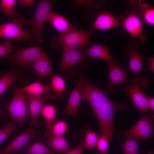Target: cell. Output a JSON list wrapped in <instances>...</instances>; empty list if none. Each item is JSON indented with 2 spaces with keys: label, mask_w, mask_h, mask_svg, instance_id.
Returning a JSON list of instances; mask_svg holds the SVG:
<instances>
[{
  "label": "cell",
  "mask_w": 154,
  "mask_h": 154,
  "mask_svg": "<svg viewBox=\"0 0 154 154\" xmlns=\"http://www.w3.org/2000/svg\"><path fill=\"white\" fill-rule=\"evenodd\" d=\"M24 147L26 154H58L40 141L32 145L27 144Z\"/></svg>",
  "instance_id": "23"
},
{
  "label": "cell",
  "mask_w": 154,
  "mask_h": 154,
  "mask_svg": "<svg viewBox=\"0 0 154 154\" xmlns=\"http://www.w3.org/2000/svg\"><path fill=\"white\" fill-rule=\"evenodd\" d=\"M120 147L124 154H140L138 141L133 139L126 137Z\"/></svg>",
  "instance_id": "28"
},
{
  "label": "cell",
  "mask_w": 154,
  "mask_h": 154,
  "mask_svg": "<svg viewBox=\"0 0 154 154\" xmlns=\"http://www.w3.org/2000/svg\"><path fill=\"white\" fill-rule=\"evenodd\" d=\"M1 96L0 95V96ZM5 116V114L4 112L1 110H0V116L2 117H3Z\"/></svg>",
  "instance_id": "38"
},
{
  "label": "cell",
  "mask_w": 154,
  "mask_h": 154,
  "mask_svg": "<svg viewBox=\"0 0 154 154\" xmlns=\"http://www.w3.org/2000/svg\"><path fill=\"white\" fill-rule=\"evenodd\" d=\"M91 35L88 32L80 30H72L58 35L51 39L52 45L56 48L62 46L64 48H84L89 44Z\"/></svg>",
  "instance_id": "3"
},
{
  "label": "cell",
  "mask_w": 154,
  "mask_h": 154,
  "mask_svg": "<svg viewBox=\"0 0 154 154\" xmlns=\"http://www.w3.org/2000/svg\"><path fill=\"white\" fill-rule=\"evenodd\" d=\"M55 2V1L51 0L39 1L33 17L27 21L25 25L31 30L33 40L37 41L41 44L44 42L41 35L42 26L44 22L46 21L52 6Z\"/></svg>",
  "instance_id": "4"
},
{
  "label": "cell",
  "mask_w": 154,
  "mask_h": 154,
  "mask_svg": "<svg viewBox=\"0 0 154 154\" xmlns=\"http://www.w3.org/2000/svg\"><path fill=\"white\" fill-rule=\"evenodd\" d=\"M76 74L78 79L70 94L65 108L66 113L69 115H73L78 112L82 101L83 82L81 78Z\"/></svg>",
  "instance_id": "12"
},
{
  "label": "cell",
  "mask_w": 154,
  "mask_h": 154,
  "mask_svg": "<svg viewBox=\"0 0 154 154\" xmlns=\"http://www.w3.org/2000/svg\"><path fill=\"white\" fill-rule=\"evenodd\" d=\"M108 66L109 79L107 85L104 89L105 92L111 94L116 87L122 84H128L129 81L125 69L114 59L107 62Z\"/></svg>",
  "instance_id": "8"
},
{
  "label": "cell",
  "mask_w": 154,
  "mask_h": 154,
  "mask_svg": "<svg viewBox=\"0 0 154 154\" xmlns=\"http://www.w3.org/2000/svg\"><path fill=\"white\" fill-rule=\"evenodd\" d=\"M145 59L147 60L149 63L150 66L149 68V70L152 72L154 73V57L152 56L150 57L145 58Z\"/></svg>",
  "instance_id": "37"
},
{
  "label": "cell",
  "mask_w": 154,
  "mask_h": 154,
  "mask_svg": "<svg viewBox=\"0 0 154 154\" xmlns=\"http://www.w3.org/2000/svg\"><path fill=\"white\" fill-rule=\"evenodd\" d=\"M119 25L118 21L112 15L107 11H103L98 14L91 27L93 29L106 30Z\"/></svg>",
  "instance_id": "16"
},
{
  "label": "cell",
  "mask_w": 154,
  "mask_h": 154,
  "mask_svg": "<svg viewBox=\"0 0 154 154\" xmlns=\"http://www.w3.org/2000/svg\"><path fill=\"white\" fill-rule=\"evenodd\" d=\"M14 95L8 106V112L14 121L24 123L29 118L25 93L20 88H13Z\"/></svg>",
  "instance_id": "7"
},
{
  "label": "cell",
  "mask_w": 154,
  "mask_h": 154,
  "mask_svg": "<svg viewBox=\"0 0 154 154\" xmlns=\"http://www.w3.org/2000/svg\"><path fill=\"white\" fill-rule=\"evenodd\" d=\"M50 86L51 90L53 91L57 97L58 98L63 97L65 91L66 85L62 78L57 75H53L51 77Z\"/></svg>",
  "instance_id": "24"
},
{
  "label": "cell",
  "mask_w": 154,
  "mask_h": 154,
  "mask_svg": "<svg viewBox=\"0 0 154 154\" xmlns=\"http://www.w3.org/2000/svg\"><path fill=\"white\" fill-rule=\"evenodd\" d=\"M151 80L146 74L139 75L131 79L130 84L126 86H119L129 96L135 105L141 112L148 110L147 96L142 88H145L149 84Z\"/></svg>",
  "instance_id": "2"
},
{
  "label": "cell",
  "mask_w": 154,
  "mask_h": 154,
  "mask_svg": "<svg viewBox=\"0 0 154 154\" xmlns=\"http://www.w3.org/2000/svg\"><path fill=\"white\" fill-rule=\"evenodd\" d=\"M56 109L51 105H44L41 114L43 120L46 124V127H51L55 122Z\"/></svg>",
  "instance_id": "26"
},
{
  "label": "cell",
  "mask_w": 154,
  "mask_h": 154,
  "mask_svg": "<svg viewBox=\"0 0 154 154\" xmlns=\"http://www.w3.org/2000/svg\"><path fill=\"white\" fill-rule=\"evenodd\" d=\"M140 10L142 11L143 19L148 24L153 25L154 24V10L148 4H141Z\"/></svg>",
  "instance_id": "30"
},
{
  "label": "cell",
  "mask_w": 154,
  "mask_h": 154,
  "mask_svg": "<svg viewBox=\"0 0 154 154\" xmlns=\"http://www.w3.org/2000/svg\"><path fill=\"white\" fill-rule=\"evenodd\" d=\"M147 154H154L153 152L152 151H151L149 152V153H148Z\"/></svg>",
  "instance_id": "39"
},
{
  "label": "cell",
  "mask_w": 154,
  "mask_h": 154,
  "mask_svg": "<svg viewBox=\"0 0 154 154\" xmlns=\"http://www.w3.org/2000/svg\"><path fill=\"white\" fill-rule=\"evenodd\" d=\"M84 148L83 142H81L75 148L65 154H83Z\"/></svg>",
  "instance_id": "34"
},
{
  "label": "cell",
  "mask_w": 154,
  "mask_h": 154,
  "mask_svg": "<svg viewBox=\"0 0 154 154\" xmlns=\"http://www.w3.org/2000/svg\"><path fill=\"white\" fill-rule=\"evenodd\" d=\"M38 133L31 128L27 129L15 137L3 150L0 151V154H8L21 150L29 141L35 137Z\"/></svg>",
  "instance_id": "11"
},
{
  "label": "cell",
  "mask_w": 154,
  "mask_h": 154,
  "mask_svg": "<svg viewBox=\"0 0 154 154\" xmlns=\"http://www.w3.org/2000/svg\"><path fill=\"white\" fill-rule=\"evenodd\" d=\"M109 141L105 135L101 134L96 144L98 150L103 154H107Z\"/></svg>",
  "instance_id": "32"
},
{
  "label": "cell",
  "mask_w": 154,
  "mask_h": 154,
  "mask_svg": "<svg viewBox=\"0 0 154 154\" xmlns=\"http://www.w3.org/2000/svg\"><path fill=\"white\" fill-rule=\"evenodd\" d=\"M46 144L52 149L62 153H65L71 150L64 135L49 137Z\"/></svg>",
  "instance_id": "21"
},
{
  "label": "cell",
  "mask_w": 154,
  "mask_h": 154,
  "mask_svg": "<svg viewBox=\"0 0 154 154\" xmlns=\"http://www.w3.org/2000/svg\"><path fill=\"white\" fill-rule=\"evenodd\" d=\"M97 134L90 130H87L86 132L84 139L83 143L84 148L89 149L96 145L99 139Z\"/></svg>",
  "instance_id": "29"
},
{
  "label": "cell",
  "mask_w": 154,
  "mask_h": 154,
  "mask_svg": "<svg viewBox=\"0 0 154 154\" xmlns=\"http://www.w3.org/2000/svg\"><path fill=\"white\" fill-rule=\"evenodd\" d=\"M139 46L135 45H129L123 51L124 54L129 56L128 69L136 75L143 67L144 61L145 58L138 53Z\"/></svg>",
  "instance_id": "15"
},
{
  "label": "cell",
  "mask_w": 154,
  "mask_h": 154,
  "mask_svg": "<svg viewBox=\"0 0 154 154\" xmlns=\"http://www.w3.org/2000/svg\"><path fill=\"white\" fill-rule=\"evenodd\" d=\"M31 66L38 73L41 79L48 76L52 73L51 62L47 55L44 53Z\"/></svg>",
  "instance_id": "18"
},
{
  "label": "cell",
  "mask_w": 154,
  "mask_h": 154,
  "mask_svg": "<svg viewBox=\"0 0 154 154\" xmlns=\"http://www.w3.org/2000/svg\"><path fill=\"white\" fill-rule=\"evenodd\" d=\"M16 131L14 121H11L0 129V144L4 141L9 135L16 132Z\"/></svg>",
  "instance_id": "31"
},
{
  "label": "cell",
  "mask_w": 154,
  "mask_h": 154,
  "mask_svg": "<svg viewBox=\"0 0 154 154\" xmlns=\"http://www.w3.org/2000/svg\"><path fill=\"white\" fill-rule=\"evenodd\" d=\"M20 89L25 94L35 96H42L51 90L50 85L37 82L31 83Z\"/></svg>",
  "instance_id": "20"
},
{
  "label": "cell",
  "mask_w": 154,
  "mask_h": 154,
  "mask_svg": "<svg viewBox=\"0 0 154 154\" xmlns=\"http://www.w3.org/2000/svg\"><path fill=\"white\" fill-rule=\"evenodd\" d=\"M18 76L12 71L3 74L0 78V95H1L17 81Z\"/></svg>",
  "instance_id": "25"
},
{
  "label": "cell",
  "mask_w": 154,
  "mask_h": 154,
  "mask_svg": "<svg viewBox=\"0 0 154 154\" xmlns=\"http://www.w3.org/2000/svg\"><path fill=\"white\" fill-rule=\"evenodd\" d=\"M77 74L83 83L82 101H87L90 103L98 120L101 134L106 135L111 142L115 131L114 123L115 113L125 111L127 106L125 103L112 101L103 89L92 84L81 74Z\"/></svg>",
  "instance_id": "1"
},
{
  "label": "cell",
  "mask_w": 154,
  "mask_h": 154,
  "mask_svg": "<svg viewBox=\"0 0 154 154\" xmlns=\"http://www.w3.org/2000/svg\"><path fill=\"white\" fill-rule=\"evenodd\" d=\"M85 55L84 52L78 48H64L60 65L61 71L64 72L69 68L75 66L82 60Z\"/></svg>",
  "instance_id": "13"
},
{
  "label": "cell",
  "mask_w": 154,
  "mask_h": 154,
  "mask_svg": "<svg viewBox=\"0 0 154 154\" xmlns=\"http://www.w3.org/2000/svg\"><path fill=\"white\" fill-rule=\"evenodd\" d=\"M67 125L64 121L58 120L55 122L51 127H46L44 134L45 137L48 138L56 136L64 135L67 129Z\"/></svg>",
  "instance_id": "22"
},
{
  "label": "cell",
  "mask_w": 154,
  "mask_h": 154,
  "mask_svg": "<svg viewBox=\"0 0 154 154\" xmlns=\"http://www.w3.org/2000/svg\"><path fill=\"white\" fill-rule=\"evenodd\" d=\"M147 100L148 110L154 111V98L147 96Z\"/></svg>",
  "instance_id": "36"
},
{
  "label": "cell",
  "mask_w": 154,
  "mask_h": 154,
  "mask_svg": "<svg viewBox=\"0 0 154 154\" xmlns=\"http://www.w3.org/2000/svg\"><path fill=\"white\" fill-rule=\"evenodd\" d=\"M27 21L18 13H15L11 21L0 24V38L14 39L23 42L27 40H33L31 31L25 29Z\"/></svg>",
  "instance_id": "5"
},
{
  "label": "cell",
  "mask_w": 154,
  "mask_h": 154,
  "mask_svg": "<svg viewBox=\"0 0 154 154\" xmlns=\"http://www.w3.org/2000/svg\"><path fill=\"white\" fill-rule=\"evenodd\" d=\"M154 121L153 114L144 115L129 129L118 133V137L130 138L137 141L152 138Z\"/></svg>",
  "instance_id": "6"
},
{
  "label": "cell",
  "mask_w": 154,
  "mask_h": 154,
  "mask_svg": "<svg viewBox=\"0 0 154 154\" xmlns=\"http://www.w3.org/2000/svg\"><path fill=\"white\" fill-rule=\"evenodd\" d=\"M13 51L12 43L8 41H5L0 45V56L5 57L11 54Z\"/></svg>",
  "instance_id": "33"
},
{
  "label": "cell",
  "mask_w": 154,
  "mask_h": 154,
  "mask_svg": "<svg viewBox=\"0 0 154 154\" xmlns=\"http://www.w3.org/2000/svg\"><path fill=\"white\" fill-rule=\"evenodd\" d=\"M25 98L31 115L30 125L37 127L39 125L38 117L44 106L45 101L48 97L43 96H35L25 94Z\"/></svg>",
  "instance_id": "10"
},
{
  "label": "cell",
  "mask_w": 154,
  "mask_h": 154,
  "mask_svg": "<svg viewBox=\"0 0 154 154\" xmlns=\"http://www.w3.org/2000/svg\"><path fill=\"white\" fill-rule=\"evenodd\" d=\"M44 53L40 47L34 45L28 48L18 50L10 55L9 60L21 66H31Z\"/></svg>",
  "instance_id": "9"
},
{
  "label": "cell",
  "mask_w": 154,
  "mask_h": 154,
  "mask_svg": "<svg viewBox=\"0 0 154 154\" xmlns=\"http://www.w3.org/2000/svg\"><path fill=\"white\" fill-rule=\"evenodd\" d=\"M122 25L124 29L133 37H138L142 41L145 39L143 32V25L139 18L135 14L131 13L126 17Z\"/></svg>",
  "instance_id": "14"
},
{
  "label": "cell",
  "mask_w": 154,
  "mask_h": 154,
  "mask_svg": "<svg viewBox=\"0 0 154 154\" xmlns=\"http://www.w3.org/2000/svg\"><path fill=\"white\" fill-rule=\"evenodd\" d=\"M17 1L16 0H1L0 9L1 11L6 15L9 19L14 17Z\"/></svg>",
  "instance_id": "27"
},
{
  "label": "cell",
  "mask_w": 154,
  "mask_h": 154,
  "mask_svg": "<svg viewBox=\"0 0 154 154\" xmlns=\"http://www.w3.org/2000/svg\"><path fill=\"white\" fill-rule=\"evenodd\" d=\"M35 2L34 0H19L18 2L21 5L30 7H32Z\"/></svg>",
  "instance_id": "35"
},
{
  "label": "cell",
  "mask_w": 154,
  "mask_h": 154,
  "mask_svg": "<svg viewBox=\"0 0 154 154\" xmlns=\"http://www.w3.org/2000/svg\"><path fill=\"white\" fill-rule=\"evenodd\" d=\"M46 21L60 34H63L73 29L70 23L63 16L50 11Z\"/></svg>",
  "instance_id": "17"
},
{
  "label": "cell",
  "mask_w": 154,
  "mask_h": 154,
  "mask_svg": "<svg viewBox=\"0 0 154 154\" xmlns=\"http://www.w3.org/2000/svg\"><path fill=\"white\" fill-rule=\"evenodd\" d=\"M84 52L85 55L102 59L106 61V62L114 60L107 47L101 44H94Z\"/></svg>",
  "instance_id": "19"
}]
</instances>
